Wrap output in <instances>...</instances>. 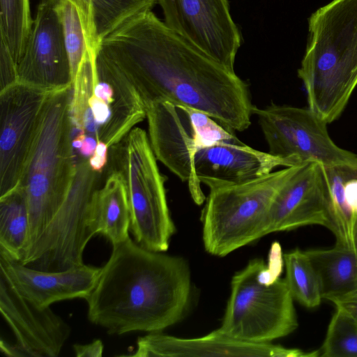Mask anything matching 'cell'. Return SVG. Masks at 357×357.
<instances>
[{
  "mask_svg": "<svg viewBox=\"0 0 357 357\" xmlns=\"http://www.w3.org/2000/svg\"><path fill=\"white\" fill-rule=\"evenodd\" d=\"M99 52L132 83L145 107L155 100L201 110L242 132L254 105L248 84L169 29L151 10L105 38Z\"/></svg>",
  "mask_w": 357,
  "mask_h": 357,
  "instance_id": "cell-1",
  "label": "cell"
},
{
  "mask_svg": "<svg viewBox=\"0 0 357 357\" xmlns=\"http://www.w3.org/2000/svg\"><path fill=\"white\" fill-rule=\"evenodd\" d=\"M148 250L129 237L113 245L89 296L87 317L110 335L162 332L182 321L193 298L181 256Z\"/></svg>",
  "mask_w": 357,
  "mask_h": 357,
  "instance_id": "cell-2",
  "label": "cell"
},
{
  "mask_svg": "<svg viewBox=\"0 0 357 357\" xmlns=\"http://www.w3.org/2000/svg\"><path fill=\"white\" fill-rule=\"evenodd\" d=\"M298 76L308 107L328 124L338 119L357 86V0H332L311 14Z\"/></svg>",
  "mask_w": 357,
  "mask_h": 357,
  "instance_id": "cell-3",
  "label": "cell"
},
{
  "mask_svg": "<svg viewBox=\"0 0 357 357\" xmlns=\"http://www.w3.org/2000/svg\"><path fill=\"white\" fill-rule=\"evenodd\" d=\"M72 91L73 84L49 93L19 185L25 194L29 215V238L22 256L56 215L75 174L70 116Z\"/></svg>",
  "mask_w": 357,
  "mask_h": 357,
  "instance_id": "cell-4",
  "label": "cell"
},
{
  "mask_svg": "<svg viewBox=\"0 0 357 357\" xmlns=\"http://www.w3.org/2000/svg\"><path fill=\"white\" fill-rule=\"evenodd\" d=\"M70 116L73 137L84 133L109 148L146 118V111L121 70L99 51H90L73 83Z\"/></svg>",
  "mask_w": 357,
  "mask_h": 357,
  "instance_id": "cell-5",
  "label": "cell"
},
{
  "mask_svg": "<svg viewBox=\"0 0 357 357\" xmlns=\"http://www.w3.org/2000/svg\"><path fill=\"white\" fill-rule=\"evenodd\" d=\"M301 165L242 183L208 188L201 213L205 250L222 257L269 234L273 201Z\"/></svg>",
  "mask_w": 357,
  "mask_h": 357,
  "instance_id": "cell-6",
  "label": "cell"
},
{
  "mask_svg": "<svg viewBox=\"0 0 357 357\" xmlns=\"http://www.w3.org/2000/svg\"><path fill=\"white\" fill-rule=\"evenodd\" d=\"M156 160L146 131L135 127L109 148L105 169L118 173L124 183L135 241L148 250L165 252L176 227Z\"/></svg>",
  "mask_w": 357,
  "mask_h": 357,
  "instance_id": "cell-7",
  "label": "cell"
},
{
  "mask_svg": "<svg viewBox=\"0 0 357 357\" xmlns=\"http://www.w3.org/2000/svg\"><path fill=\"white\" fill-rule=\"evenodd\" d=\"M265 265L263 259H253L232 276L218 332L243 342L271 343L297 329L294 299L285 279L264 282L259 271Z\"/></svg>",
  "mask_w": 357,
  "mask_h": 357,
  "instance_id": "cell-8",
  "label": "cell"
},
{
  "mask_svg": "<svg viewBox=\"0 0 357 357\" xmlns=\"http://www.w3.org/2000/svg\"><path fill=\"white\" fill-rule=\"evenodd\" d=\"M101 176L91 169L89 159L77 161L64 201L40 237L23 255L20 261L22 264L57 272L84 264V249L93 237L86 224L87 210Z\"/></svg>",
  "mask_w": 357,
  "mask_h": 357,
  "instance_id": "cell-9",
  "label": "cell"
},
{
  "mask_svg": "<svg viewBox=\"0 0 357 357\" xmlns=\"http://www.w3.org/2000/svg\"><path fill=\"white\" fill-rule=\"evenodd\" d=\"M252 114L257 116L268 153L273 155L295 157L323 167L357 163V155L338 146L328 134V123L309 107L254 105Z\"/></svg>",
  "mask_w": 357,
  "mask_h": 357,
  "instance_id": "cell-10",
  "label": "cell"
},
{
  "mask_svg": "<svg viewBox=\"0 0 357 357\" xmlns=\"http://www.w3.org/2000/svg\"><path fill=\"white\" fill-rule=\"evenodd\" d=\"M50 91L20 82L0 91V197L20 185Z\"/></svg>",
  "mask_w": 357,
  "mask_h": 357,
  "instance_id": "cell-11",
  "label": "cell"
},
{
  "mask_svg": "<svg viewBox=\"0 0 357 357\" xmlns=\"http://www.w3.org/2000/svg\"><path fill=\"white\" fill-rule=\"evenodd\" d=\"M164 23L208 57L234 72L241 44L228 0H156Z\"/></svg>",
  "mask_w": 357,
  "mask_h": 357,
  "instance_id": "cell-12",
  "label": "cell"
},
{
  "mask_svg": "<svg viewBox=\"0 0 357 357\" xmlns=\"http://www.w3.org/2000/svg\"><path fill=\"white\" fill-rule=\"evenodd\" d=\"M0 310L15 336L0 342L12 357H57L71 333L70 326L50 307H40L20 296L0 273Z\"/></svg>",
  "mask_w": 357,
  "mask_h": 357,
  "instance_id": "cell-13",
  "label": "cell"
},
{
  "mask_svg": "<svg viewBox=\"0 0 357 357\" xmlns=\"http://www.w3.org/2000/svg\"><path fill=\"white\" fill-rule=\"evenodd\" d=\"M55 3H39L17 63L18 82L47 91L73 84L70 59Z\"/></svg>",
  "mask_w": 357,
  "mask_h": 357,
  "instance_id": "cell-14",
  "label": "cell"
},
{
  "mask_svg": "<svg viewBox=\"0 0 357 357\" xmlns=\"http://www.w3.org/2000/svg\"><path fill=\"white\" fill-rule=\"evenodd\" d=\"M307 225L335 233L326 178L323 166L314 162L301 165L278 192L269 211L268 234Z\"/></svg>",
  "mask_w": 357,
  "mask_h": 357,
  "instance_id": "cell-15",
  "label": "cell"
},
{
  "mask_svg": "<svg viewBox=\"0 0 357 357\" xmlns=\"http://www.w3.org/2000/svg\"><path fill=\"white\" fill-rule=\"evenodd\" d=\"M149 139L157 160L188 183L194 202L202 205L206 197L201 188L194 158L199 145L185 112L173 103L155 100L146 105Z\"/></svg>",
  "mask_w": 357,
  "mask_h": 357,
  "instance_id": "cell-16",
  "label": "cell"
},
{
  "mask_svg": "<svg viewBox=\"0 0 357 357\" xmlns=\"http://www.w3.org/2000/svg\"><path fill=\"white\" fill-rule=\"evenodd\" d=\"M133 357H316L317 352L306 353L272 343H251L225 335L216 329L195 338H182L161 332L149 333L137 341Z\"/></svg>",
  "mask_w": 357,
  "mask_h": 357,
  "instance_id": "cell-17",
  "label": "cell"
},
{
  "mask_svg": "<svg viewBox=\"0 0 357 357\" xmlns=\"http://www.w3.org/2000/svg\"><path fill=\"white\" fill-rule=\"evenodd\" d=\"M302 163L297 158L275 156L240 140L202 147L194 158L195 174L200 183L208 188L245 183L266 175L278 167H289Z\"/></svg>",
  "mask_w": 357,
  "mask_h": 357,
  "instance_id": "cell-18",
  "label": "cell"
},
{
  "mask_svg": "<svg viewBox=\"0 0 357 357\" xmlns=\"http://www.w3.org/2000/svg\"><path fill=\"white\" fill-rule=\"evenodd\" d=\"M100 270L83 264L63 271H43L0 252V273L20 296L40 307H50L63 300L86 299L94 288Z\"/></svg>",
  "mask_w": 357,
  "mask_h": 357,
  "instance_id": "cell-19",
  "label": "cell"
},
{
  "mask_svg": "<svg viewBox=\"0 0 357 357\" xmlns=\"http://www.w3.org/2000/svg\"><path fill=\"white\" fill-rule=\"evenodd\" d=\"M103 172L104 181L91 197L86 224L92 236L103 235L114 245L130 237V211L121 176L107 169Z\"/></svg>",
  "mask_w": 357,
  "mask_h": 357,
  "instance_id": "cell-20",
  "label": "cell"
},
{
  "mask_svg": "<svg viewBox=\"0 0 357 357\" xmlns=\"http://www.w3.org/2000/svg\"><path fill=\"white\" fill-rule=\"evenodd\" d=\"M317 274L323 299L333 304L357 288V253L335 243L330 248L305 250Z\"/></svg>",
  "mask_w": 357,
  "mask_h": 357,
  "instance_id": "cell-21",
  "label": "cell"
},
{
  "mask_svg": "<svg viewBox=\"0 0 357 357\" xmlns=\"http://www.w3.org/2000/svg\"><path fill=\"white\" fill-rule=\"evenodd\" d=\"M328 185L335 243L354 247L357 221V163L323 167Z\"/></svg>",
  "mask_w": 357,
  "mask_h": 357,
  "instance_id": "cell-22",
  "label": "cell"
},
{
  "mask_svg": "<svg viewBox=\"0 0 357 357\" xmlns=\"http://www.w3.org/2000/svg\"><path fill=\"white\" fill-rule=\"evenodd\" d=\"M55 9L61 22L70 59L73 83L88 52L99 51V40L91 3L88 0H56Z\"/></svg>",
  "mask_w": 357,
  "mask_h": 357,
  "instance_id": "cell-23",
  "label": "cell"
},
{
  "mask_svg": "<svg viewBox=\"0 0 357 357\" xmlns=\"http://www.w3.org/2000/svg\"><path fill=\"white\" fill-rule=\"evenodd\" d=\"M29 233V215L25 194L18 186L0 197V252L20 261Z\"/></svg>",
  "mask_w": 357,
  "mask_h": 357,
  "instance_id": "cell-24",
  "label": "cell"
},
{
  "mask_svg": "<svg viewBox=\"0 0 357 357\" xmlns=\"http://www.w3.org/2000/svg\"><path fill=\"white\" fill-rule=\"evenodd\" d=\"M285 281L294 300L304 307H318L322 298L319 280L305 251L296 248L283 255Z\"/></svg>",
  "mask_w": 357,
  "mask_h": 357,
  "instance_id": "cell-25",
  "label": "cell"
},
{
  "mask_svg": "<svg viewBox=\"0 0 357 357\" xmlns=\"http://www.w3.org/2000/svg\"><path fill=\"white\" fill-rule=\"evenodd\" d=\"M29 0H0V37L20 61L32 29Z\"/></svg>",
  "mask_w": 357,
  "mask_h": 357,
  "instance_id": "cell-26",
  "label": "cell"
},
{
  "mask_svg": "<svg viewBox=\"0 0 357 357\" xmlns=\"http://www.w3.org/2000/svg\"><path fill=\"white\" fill-rule=\"evenodd\" d=\"M100 42L130 19L152 10L156 0H88Z\"/></svg>",
  "mask_w": 357,
  "mask_h": 357,
  "instance_id": "cell-27",
  "label": "cell"
},
{
  "mask_svg": "<svg viewBox=\"0 0 357 357\" xmlns=\"http://www.w3.org/2000/svg\"><path fill=\"white\" fill-rule=\"evenodd\" d=\"M335 306L319 356L357 357V320L342 307Z\"/></svg>",
  "mask_w": 357,
  "mask_h": 357,
  "instance_id": "cell-28",
  "label": "cell"
},
{
  "mask_svg": "<svg viewBox=\"0 0 357 357\" xmlns=\"http://www.w3.org/2000/svg\"><path fill=\"white\" fill-rule=\"evenodd\" d=\"M188 116L199 149L220 142H237L232 130L224 127L205 112L184 106H176Z\"/></svg>",
  "mask_w": 357,
  "mask_h": 357,
  "instance_id": "cell-29",
  "label": "cell"
},
{
  "mask_svg": "<svg viewBox=\"0 0 357 357\" xmlns=\"http://www.w3.org/2000/svg\"><path fill=\"white\" fill-rule=\"evenodd\" d=\"M17 83V64L8 44L0 37V91Z\"/></svg>",
  "mask_w": 357,
  "mask_h": 357,
  "instance_id": "cell-30",
  "label": "cell"
},
{
  "mask_svg": "<svg viewBox=\"0 0 357 357\" xmlns=\"http://www.w3.org/2000/svg\"><path fill=\"white\" fill-rule=\"evenodd\" d=\"M108 146L99 142L97 144L93 154L89 158V163L91 169L97 172L102 173L108 161Z\"/></svg>",
  "mask_w": 357,
  "mask_h": 357,
  "instance_id": "cell-31",
  "label": "cell"
},
{
  "mask_svg": "<svg viewBox=\"0 0 357 357\" xmlns=\"http://www.w3.org/2000/svg\"><path fill=\"white\" fill-rule=\"evenodd\" d=\"M73 349L77 357H100L104 345L100 340L96 339L87 344H75Z\"/></svg>",
  "mask_w": 357,
  "mask_h": 357,
  "instance_id": "cell-32",
  "label": "cell"
},
{
  "mask_svg": "<svg viewBox=\"0 0 357 357\" xmlns=\"http://www.w3.org/2000/svg\"><path fill=\"white\" fill-rule=\"evenodd\" d=\"M334 305L342 307L357 320V302H343Z\"/></svg>",
  "mask_w": 357,
  "mask_h": 357,
  "instance_id": "cell-33",
  "label": "cell"
},
{
  "mask_svg": "<svg viewBox=\"0 0 357 357\" xmlns=\"http://www.w3.org/2000/svg\"><path fill=\"white\" fill-rule=\"evenodd\" d=\"M343 302H357V288L334 304Z\"/></svg>",
  "mask_w": 357,
  "mask_h": 357,
  "instance_id": "cell-34",
  "label": "cell"
},
{
  "mask_svg": "<svg viewBox=\"0 0 357 357\" xmlns=\"http://www.w3.org/2000/svg\"><path fill=\"white\" fill-rule=\"evenodd\" d=\"M56 0H40V3H47V2H52V1H56Z\"/></svg>",
  "mask_w": 357,
  "mask_h": 357,
  "instance_id": "cell-35",
  "label": "cell"
}]
</instances>
